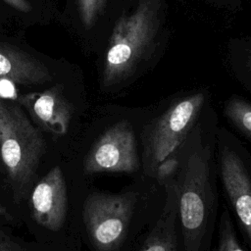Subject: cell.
I'll return each mask as SVG.
<instances>
[{
    "mask_svg": "<svg viewBox=\"0 0 251 251\" xmlns=\"http://www.w3.org/2000/svg\"><path fill=\"white\" fill-rule=\"evenodd\" d=\"M162 0H138L121 17L110 36L102 71V86L113 87L128 79L152 52L162 19Z\"/></svg>",
    "mask_w": 251,
    "mask_h": 251,
    "instance_id": "6da1fadb",
    "label": "cell"
},
{
    "mask_svg": "<svg viewBox=\"0 0 251 251\" xmlns=\"http://www.w3.org/2000/svg\"><path fill=\"white\" fill-rule=\"evenodd\" d=\"M177 184L184 251H204L215 204L209 146L189 154L179 173Z\"/></svg>",
    "mask_w": 251,
    "mask_h": 251,
    "instance_id": "7a4b0ae2",
    "label": "cell"
},
{
    "mask_svg": "<svg viewBox=\"0 0 251 251\" xmlns=\"http://www.w3.org/2000/svg\"><path fill=\"white\" fill-rule=\"evenodd\" d=\"M44 152L43 136L23 109L0 98V157L15 201L25 195Z\"/></svg>",
    "mask_w": 251,
    "mask_h": 251,
    "instance_id": "3957f363",
    "label": "cell"
},
{
    "mask_svg": "<svg viewBox=\"0 0 251 251\" xmlns=\"http://www.w3.org/2000/svg\"><path fill=\"white\" fill-rule=\"evenodd\" d=\"M205 103V94L196 92L174 103L148 126L143 137L144 168L155 173L158 165L170 157L186 137Z\"/></svg>",
    "mask_w": 251,
    "mask_h": 251,
    "instance_id": "277c9868",
    "label": "cell"
},
{
    "mask_svg": "<svg viewBox=\"0 0 251 251\" xmlns=\"http://www.w3.org/2000/svg\"><path fill=\"white\" fill-rule=\"evenodd\" d=\"M135 204L132 192H93L84 203L82 218L87 234L97 251H117L123 243Z\"/></svg>",
    "mask_w": 251,
    "mask_h": 251,
    "instance_id": "5b68a950",
    "label": "cell"
},
{
    "mask_svg": "<svg viewBox=\"0 0 251 251\" xmlns=\"http://www.w3.org/2000/svg\"><path fill=\"white\" fill-rule=\"evenodd\" d=\"M140 169L133 128L121 121L107 128L92 145L83 161L87 175L97 173L132 174Z\"/></svg>",
    "mask_w": 251,
    "mask_h": 251,
    "instance_id": "8992f818",
    "label": "cell"
},
{
    "mask_svg": "<svg viewBox=\"0 0 251 251\" xmlns=\"http://www.w3.org/2000/svg\"><path fill=\"white\" fill-rule=\"evenodd\" d=\"M32 219L44 228L59 230L67 215V186L62 169L53 167L33 187L30 195Z\"/></svg>",
    "mask_w": 251,
    "mask_h": 251,
    "instance_id": "52a82bcc",
    "label": "cell"
},
{
    "mask_svg": "<svg viewBox=\"0 0 251 251\" xmlns=\"http://www.w3.org/2000/svg\"><path fill=\"white\" fill-rule=\"evenodd\" d=\"M220 174L230 205L251 244V178L239 155L220 145Z\"/></svg>",
    "mask_w": 251,
    "mask_h": 251,
    "instance_id": "ba28073f",
    "label": "cell"
},
{
    "mask_svg": "<svg viewBox=\"0 0 251 251\" xmlns=\"http://www.w3.org/2000/svg\"><path fill=\"white\" fill-rule=\"evenodd\" d=\"M18 100L44 130L55 135L68 132L74 106L67 99L63 85L56 84L40 92L27 93Z\"/></svg>",
    "mask_w": 251,
    "mask_h": 251,
    "instance_id": "9c48e42d",
    "label": "cell"
},
{
    "mask_svg": "<svg viewBox=\"0 0 251 251\" xmlns=\"http://www.w3.org/2000/svg\"><path fill=\"white\" fill-rule=\"evenodd\" d=\"M0 75L16 83L41 84L51 79L47 67L30 54L8 44L0 43Z\"/></svg>",
    "mask_w": 251,
    "mask_h": 251,
    "instance_id": "30bf717a",
    "label": "cell"
},
{
    "mask_svg": "<svg viewBox=\"0 0 251 251\" xmlns=\"http://www.w3.org/2000/svg\"><path fill=\"white\" fill-rule=\"evenodd\" d=\"M176 188L168 193L165 211L139 251H177L178 241L176 231Z\"/></svg>",
    "mask_w": 251,
    "mask_h": 251,
    "instance_id": "8fae6325",
    "label": "cell"
},
{
    "mask_svg": "<svg viewBox=\"0 0 251 251\" xmlns=\"http://www.w3.org/2000/svg\"><path fill=\"white\" fill-rule=\"evenodd\" d=\"M227 120L251 140V104L240 97L227 100L224 109Z\"/></svg>",
    "mask_w": 251,
    "mask_h": 251,
    "instance_id": "7c38bea8",
    "label": "cell"
},
{
    "mask_svg": "<svg viewBox=\"0 0 251 251\" xmlns=\"http://www.w3.org/2000/svg\"><path fill=\"white\" fill-rule=\"evenodd\" d=\"M215 251H245L238 241L230 220L229 212L226 208L220 220V236Z\"/></svg>",
    "mask_w": 251,
    "mask_h": 251,
    "instance_id": "4fadbf2b",
    "label": "cell"
},
{
    "mask_svg": "<svg viewBox=\"0 0 251 251\" xmlns=\"http://www.w3.org/2000/svg\"><path fill=\"white\" fill-rule=\"evenodd\" d=\"M107 0H76L80 20L86 28L91 27L102 13Z\"/></svg>",
    "mask_w": 251,
    "mask_h": 251,
    "instance_id": "5bb4252c",
    "label": "cell"
},
{
    "mask_svg": "<svg viewBox=\"0 0 251 251\" xmlns=\"http://www.w3.org/2000/svg\"><path fill=\"white\" fill-rule=\"evenodd\" d=\"M178 167L179 161L176 158L170 156L158 165L154 175L158 181L163 183L176 172Z\"/></svg>",
    "mask_w": 251,
    "mask_h": 251,
    "instance_id": "9a60e30c",
    "label": "cell"
},
{
    "mask_svg": "<svg viewBox=\"0 0 251 251\" xmlns=\"http://www.w3.org/2000/svg\"><path fill=\"white\" fill-rule=\"evenodd\" d=\"M0 98L10 101H16L19 99L17 83L4 75H0Z\"/></svg>",
    "mask_w": 251,
    "mask_h": 251,
    "instance_id": "2e32d148",
    "label": "cell"
},
{
    "mask_svg": "<svg viewBox=\"0 0 251 251\" xmlns=\"http://www.w3.org/2000/svg\"><path fill=\"white\" fill-rule=\"evenodd\" d=\"M0 251H26L23 246L10 239L0 229Z\"/></svg>",
    "mask_w": 251,
    "mask_h": 251,
    "instance_id": "e0dca14e",
    "label": "cell"
},
{
    "mask_svg": "<svg viewBox=\"0 0 251 251\" xmlns=\"http://www.w3.org/2000/svg\"><path fill=\"white\" fill-rule=\"evenodd\" d=\"M5 3H7L12 8L21 11V12H29L31 10V7L29 3L26 0H3Z\"/></svg>",
    "mask_w": 251,
    "mask_h": 251,
    "instance_id": "ac0fdd59",
    "label": "cell"
},
{
    "mask_svg": "<svg viewBox=\"0 0 251 251\" xmlns=\"http://www.w3.org/2000/svg\"><path fill=\"white\" fill-rule=\"evenodd\" d=\"M0 216H4V217H8L9 216V213H8L7 209L4 206H2V205H0Z\"/></svg>",
    "mask_w": 251,
    "mask_h": 251,
    "instance_id": "d6986e66",
    "label": "cell"
},
{
    "mask_svg": "<svg viewBox=\"0 0 251 251\" xmlns=\"http://www.w3.org/2000/svg\"><path fill=\"white\" fill-rule=\"evenodd\" d=\"M246 65H247V68H248V70H249V73L251 74V53H249V55H248V57H247Z\"/></svg>",
    "mask_w": 251,
    "mask_h": 251,
    "instance_id": "ffe728a7",
    "label": "cell"
}]
</instances>
